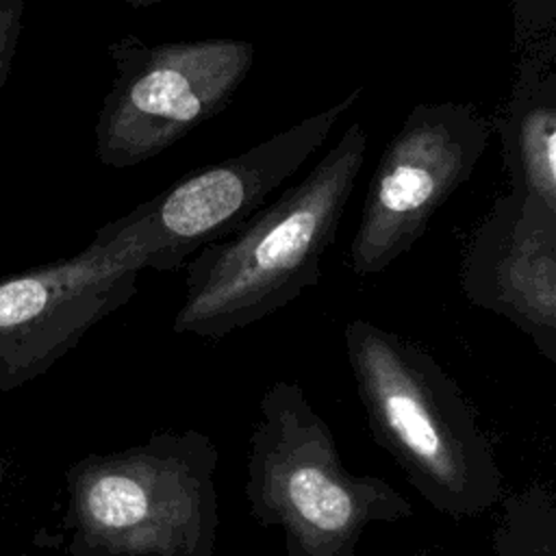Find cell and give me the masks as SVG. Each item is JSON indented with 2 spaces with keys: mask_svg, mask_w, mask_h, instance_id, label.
Masks as SVG:
<instances>
[{
  "mask_svg": "<svg viewBox=\"0 0 556 556\" xmlns=\"http://www.w3.org/2000/svg\"><path fill=\"white\" fill-rule=\"evenodd\" d=\"M343 339L374 441L428 506L452 521L495 508L504 471L456 380L419 343L374 321L352 319Z\"/></svg>",
  "mask_w": 556,
  "mask_h": 556,
  "instance_id": "1",
  "label": "cell"
},
{
  "mask_svg": "<svg viewBox=\"0 0 556 556\" xmlns=\"http://www.w3.org/2000/svg\"><path fill=\"white\" fill-rule=\"evenodd\" d=\"M365 154L367 132L354 119L300 182L232 235L200 248L187 263L174 332L222 339L315 287Z\"/></svg>",
  "mask_w": 556,
  "mask_h": 556,
  "instance_id": "2",
  "label": "cell"
},
{
  "mask_svg": "<svg viewBox=\"0 0 556 556\" xmlns=\"http://www.w3.org/2000/svg\"><path fill=\"white\" fill-rule=\"evenodd\" d=\"M217 458L200 430L80 458L65 473L70 556H213Z\"/></svg>",
  "mask_w": 556,
  "mask_h": 556,
  "instance_id": "3",
  "label": "cell"
},
{
  "mask_svg": "<svg viewBox=\"0 0 556 556\" xmlns=\"http://www.w3.org/2000/svg\"><path fill=\"white\" fill-rule=\"evenodd\" d=\"M243 493L258 526L282 530L285 556H356L369 526L413 517L393 484L343 465L332 430L291 380L271 382L258 402Z\"/></svg>",
  "mask_w": 556,
  "mask_h": 556,
  "instance_id": "4",
  "label": "cell"
},
{
  "mask_svg": "<svg viewBox=\"0 0 556 556\" xmlns=\"http://www.w3.org/2000/svg\"><path fill=\"white\" fill-rule=\"evenodd\" d=\"M113 85L96 122V154L109 167L139 165L224 111L250 74L243 39L148 43L126 35L109 46Z\"/></svg>",
  "mask_w": 556,
  "mask_h": 556,
  "instance_id": "5",
  "label": "cell"
},
{
  "mask_svg": "<svg viewBox=\"0 0 556 556\" xmlns=\"http://www.w3.org/2000/svg\"><path fill=\"white\" fill-rule=\"evenodd\" d=\"M146 269L141 224L130 211L78 254L0 280V391L46 374L98 321L137 293Z\"/></svg>",
  "mask_w": 556,
  "mask_h": 556,
  "instance_id": "6",
  "label": "cell"
},
{
  "mask_svg": "<svg viewBox=\"0 0 556 556\" xmlns=\"http://www.w3.org/2000/svg\"><path fill=\"white\" fill-rule=\"evenodd\" d=\"M489 137L491 124L473 104L410 109L369 180L350 248L356 276L384 271L421 239L439 206L473 174Z\"/></svg>",
  "mask_w": 556,
  "mask_h": 556,
  "instance_id": "7",
  "label": "cell"
},
{
  "mask_svg": "<svg viewBox=\"0 0 556 556\" xmlns=\"http://www.w3.org/2000/svg\"><path fill=\"white\" fill-rule=\"evenodd\" d=\"M363 91L356 87L328 109L237 156L185 176L132 208L141 224L146 269L174 271L200 248L239 230L263 208L265 198L324 146Z\"/></svg>",
  "mask_w": 556,
  "mask_h": 556,
  "instance_id": "8",
  "label": "cell"
},
{
  "mask_svg": "<svg viewBox=\"0 0 556 556\" xmlns=\"http://www.w3.org/2000/svg\"><path fill=\"white\" fill-rule=\"evenodd\" d=\"M460 287L556 365V213L513 191L500 195L463 254Z\"/></svg>",
  "mask_w": 556,
  "mask_h": 556,
  "instance_id": "9",
  "label": "cell"
},
{
  "mask_svg": "<svg viewBox=\"0 0 556 556\" xmlns=\"http://www.w3.org/2000/svg\"><path fill=\"white\" fill-rule=\"evenodd\" d=\"M500 135L510 191L556 213V33L523 48Z\"/></svg>",
  "mask_w": 556,
  "mask_h": 556,
  "instance_id": "10",
  "label": "cell"
},
{
  "mask_svg": "<svg viewBox=\"0 0 556 556\" xmlns=\"http://www.w3.org/2000/svg\"><path fill=\"white\" fill-rule=\"evenodd\" d=\"M500 504L495 556H556V500L547 484L530 482Z\"/></svg>",
  "mask_w": 556,
  "mask_h": 556,
  "instance_id": "11",
  "label": "cell"
},
{
  "mask_svg": "<svg viewBox=\"0 0 556 556\" xmlns=\"http://www.w3.org/2000/svg\"><path fill=\"white\" fill-rule=\"evenodd\" d=\"M513 24L517 46L526 48L543 39L554 33L556 0H513Z\"/></svg>",
  "mask_w": 556,
  "mask_h": 556,
  "instance_id": "12",
  "label": "cell"
},
{
  "mask_svg": "<svg viewBox=\"0 0 556 556\" xmlns=\"http://www.w3.org/2000/svg\"><path fill=\"white\" fill-rule=\"evenodd\" d=\"M24 0H0V91L9 80L17 39L22 33Z\"/></svg>",
  "mask_w": 556,
  "mask_h": 556,
  "instance_id": "13",
  "label": "cell"
},
{
  "mask_svg": "<svg viewBox=\"0 0 556 556\" xmlns=\"http://www.w3.org/2000/svg\"><path fill=\"white\" fill-rule=\"evenodd\" d=\"M126 2L132 4V7H148V4H156L161 0H126Z\"/></svg>",
  "mask_w": 556,
  "mask_h": 556,
  "instance_id": "14",
  "label": "cell"
}]
</instances>
